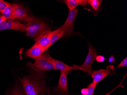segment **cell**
Instances as JSON below:
<instances>
[{"instance_id":"obj_1","label":"cell","mask_w":127,"mask_h":95,"mask_svg":"<svg viewBox=\"0 0 127 95\" xmlns=\"http://www.w3.org/2000/svg\"><path fill=\"white\" fill-rule=\"evenodd\" d=\"M27 66L30 69L28 75L23 78H18L21 83L22 90L25 95H44L48 92V89L46 86L43 75L44 73L40 72L34 69L27 63Z\"/></svg>"},{"instance_id":"obj_2","label":"cell","mask_w":127,"mask_h":95,"mask_svg":"<svg viewBox=\"0 0 127 95\" xmlns=\"http://www.w3.org/2000/svg\"><path fill=\"white\" fill-rule=\"evenodd\" d=\"M25 25L26 27V35L32 38L35 41L51 31L47 24L38 18H35Z\"/></svg>"},{"instance_id":"obj_3","label":"cell","mask_w":127,"mask_h":95,"mask_svg":"<svg viewBox=\"0 0 127 95\" xmlns=\"http://www.w3.org/2000/svg\"><path fill=\"white\" fill-rule=\"evenodd\" d=\"M52 58L50 56L48 51H47L43 53L40 57L35 59L34 63H29L38 72L45 73L48 71L55 70L52 61Z\"/></svg>"},{"instance_id":"obj_4","label":"cell","mask_w":127,"mask_h":95,"mask_svg":"<svg viewBox=\"0 0 127 95\" xmlns=\"http://www.w3.org/2000/svg\"><path fill=\"white\" fill-rule=\"evenodd\" d=\"M97 56V53L95 49L90 44H89V51L85 60L84 63L80 66L74 65L76 70H81L91 76L92 65Z\"/></svg>"},{"instance_id":"obj_5","label":"cell","mask_w":127,"mask_h":95,"mask_svg":"<svg viewBox=\"0 0 127 95\" xmlns=\"http://www.w3.org/2000/svg\"><path fill=\"white\" fill-rule=\"evenodd\" d=\"M78 13V10L77 9L69 10L68 15L64 23L61 26L65 31V35L68 37L73 33V25L75 19Z\"/></svg>"},{"instance_id":"obj_6","label":"cell","mask_w":127,"mask_h":95,"mask_svg":"<svg viewBox=\"0 0 127 95\" xmlns=\"http://www.w3.org/2000/svg\"><path fill=\"white\" fill-rule=\"evenodd\" d=\"M12 6L13 8L15 19H18L28 23L35 18V16L29 15L27 10L21 5L14 3Z\"/></svg>"},{"instance_id":"obj_7","label":"cell","mask_w":127,"mask_h":95,"mask_svg":"<svg viewBox=\"0 0 127 95\" xmlns=\"http://www.w3.org/2000/svg\"><path fill=\"white\" fill-rule=\"evenodd\" d=\"M26 29L25 25L18 21L13 20L5 21L0 24V31L7 30H13L19 31H25Z\"/></svg>"},{"instance_id":"obj_8","label":"cell","mask_w":127,"mask_h":95,"mask_svg":"<svg viewBox=\"0 0 127 95\" xmlns=\"http://www.w3.org/2000/svg\"><path fill=\"white\" fill-rule=\"evenodd\" d=\"M67 74L65 73L61 72L58 84L53 90L55 93L61 95H66L68 93L67 88Z\"/></svg>"},{"instance_id":"obj_9","label":"cell","mask_w":127,"mask_h":95,"mask_svg":"<svg viewBox=\"0 0 127 95\" xmlns=\"http://www.w3.org/2000/svg\"><path fill=\"white\" fill-rule=\"evenodd\" d=\"M112 69L113 68L110 67L106 69H101L98 70L93 71L91 76L93 79V83L97 85L110 74Z\"/></svg>"},{"instance_id":"obj_10","label":"cell","mask_w":127,"mask_h":95,"mask_svg":"<svg viewBox=\"0 0 127 95\" xmlns=\"http://www.w3.org/2000/svg\"><path fill=\"white\" fill-rule=\"evenodd\" d=\"M61 29L60 27L58 29L54 31H50L44 35L41 38L36 41L33 45L38 46L41 47H45L49 43L51 38L55 34L60 31Z\"/></svg>"},{"instance_id":"obj_11","label":"cell","mask_w":127,"mask_h":95,"mask_svg":"<svg viewBox=\"0 0 127 95\" xmlns=\"http://www.w3.org/2000/svg\"><path fill=\"white\" fill-rule=\"evenodd\" d=\"M45 52V47L33 45L26 51L25 55L27 57L35 60L40 57Z\"/></svg>"},{"instance_id":"obj_12","label":"cell","mask_w":127,"mask_h":95,"mask_svg":"<svg viewBox=\"0 0 127 95\" xmlns=\"http://www.w3.org/2000/svg\"><path fill=\"white\" fill-rule=\"evenodd\" d=\"M53 63L54 65L55 70H59L61 72L65 73L67 75L73 70H76L75 66H70L69 65L65 64L62 61H60L53 59H52Z\"/></svg>"},{"instance_id":"obj_13","label":"cell","mask_w":127,"mask_h":95,"mask_svg":"<svg viewBox=\"0 0 127 95\" xmlns=\"http://www.w3.org/2000/svg\"><path fill=\"white\" fill-rule=\"evenodd\" d=\"M69 10L76 9L78 5L86 6L88 5V0H65L64 1Z\"/></svg>"},{"instance_id":"obj_14","label":"cell","mask_w":127,"mask_h":95,"mask_svg":"<svg viewBox=\"0 0 127 95\" xmlns=\"http://www.w3.org/2000/svg\"><path fill=\"white\" fill-rule=\"evenodd\" d=\"M61 29L60 31H58V32L56 33V34L53 35L50 41V43L45 47V51L50 47L52 45L55 43L57 41L63 37V36H64L65 35V31L61 27Z\"/></svg>"},{"instance_id":"obj_15","label":"cell","mask_w":127,"mask_h":95,"mask_svg":"<svg viewBox=\"0 0 127 95\" xmlns=\"http://www.w3.org/2000/svg\"><path fill=\"white\" fill-rule=\"evenodd\" d=\"M1 14L7 20L8 19L11 20H15L13 7L11 4L5 8Z\"/></svg>"},{"instance_id":"obj_16","label":"cell","mask_w":127,"mask_h":95,"mask_svg":"<svg viewBox=\"0 0 127 95\" xmlns=\"http://www.w3.org/2000/svg\"><path fill=\"white\" fill-rule=\"evenodd\" d=\"M88 2L92 9L95 11H97L102 4V1L100 0H88Z\"/></svg>"},{"instance_id":"obj_17","label":"cell","mask_w":127,"mask_h":95,"mask_svg":"<svg viewBox=\"0 0 127 95\" xmlns=\"http://www.w3.org/2000/svg\"><path fill=\"white\" fill-rule=\"evenodd\" d=\"M8 95H25L22 88L18 85H16L14 86L12 90Z\"/></svg>"},{"instance_id":"obj_18","label":"cell","mask_w":127,"mask_h":95,"mask_svg":"<svg viewBox=\"0 0 127 95\" xmlns=\"http://www.w3.org/2000/svg\"><path fill=\"white\" fill-rule=\"evenodd\" d=\"M96 86V85L93 83H91L89 84L87 88L88 89V92L87 95H93Z\"/></svg>"},{"instance_id":"obj_19","label":"cell","mask_w":127,"mask_h":95,"mask_svg":"<svg viewBox=\"0 0 127 95\" xmlns=\"http://www.w3.org/2000/svg\"><path fill=\"white\" fill-rule=\"evenodd\" d=\"M10 3L4 1V0H0V13L1 14L5 8L8 5H10Z\"/></svg>"},{"instance_id":"obj_20","label":"cell","mask_w":127,"mask_h":95,"mask_svg":"<svg viewBox=\"0 0 127 95\" xmlns=\"http://www.w3.org/2000/svg\"><path fill=\"white\" fill-rule=\"evenodd\" d=\"M127 67V58L126 57L121 62V63L118 65L117 68L122 67Z\"/></svg>"},{"instance_id":"obj_21","label":"cell","mask_w":127,"mask_h":95,"mask_svg":"<svg viewBox=\"0 0 127 95\" xmlns=\"http://www.w3.org/2000/svg\"><path fill=\"white\" fill-rule=\"evenodd\" d=\"M95 60L98 63H102L105 60V58L102 56H97L95 58Z\"/></svg>"},{"instance_id":"obj_22","label":"cell","mask_w":127,"mask_h":95,"mask_svg":"<svg viewBox=\"0 0 127 95\" xmlns=\"http://www.w3.org/2000/svg\"><path fill=\"white\" fill-rule=\"evenodd\" d=\"M108 62L110 63H113L115 62L116 61V58L113 55H112L109 57L108 59Z\"/></svg>"},{"instance_id":"obj_23","label":"cell","mask_w":127,"mask_h":95,"mask_svg":"<svg viewBox=\"0 0 127 95\" xmlns=\"http://www.w3.org/2000/svg\"><path fill=\"white\" fill-rule=\"evenodd\" d=\"M88 88L82 89L81 91V93L82 95H87L88 93Z\"/></svg>"},{"instance_id":"obj_24","label":"cell","mask_w":127,"mask_h":95,"mask_svg":"<svg viewBox=\"0 0 127 95\" xmlns=\"http://www.w3.org/2000/svg\"><path fill=\"white\" fill-rule=\"evenodd\" d=\"M122 81L121 83H120V85H118V86H117V87H115V88L114 89H113V90H112V91H110V92H109V93H108L107 94H105V95H110V94H111V93H112V92H113V91H114L115 90H116V89H117V88H119V87H122Z\"/></svg>"},{"instance_id":"obj_25","label":"cell","mask_w":127,"mask_h":95,"mask_svg":"<svg viewBox=\"0 0 127 95\" xmlns=\"http://www.w3.org/2000/svg\"><path fill=\"white\" fill-rule=\"evenodd\" d=\"M7 19H6L2 15L0 16V24L5 21Z\"/></svg>"},{"instance_id":"obj_26","label":"cell","mask_w":127,"mask_h":95,"mask_svg":"<svg viewBox=\"0 0 127 95\" xmlns=\"http://www.w3.org/2000/svg\"></svg>"},{"instance_id":"obj_27","label":"cell","mask_w":127,"mask_h":95,"mask_svg":"<svg viewBox=\"0 0 127 95\" xmlns=\"http://www.w3.org/2000/svg\"></svg>"}]
</instances>
